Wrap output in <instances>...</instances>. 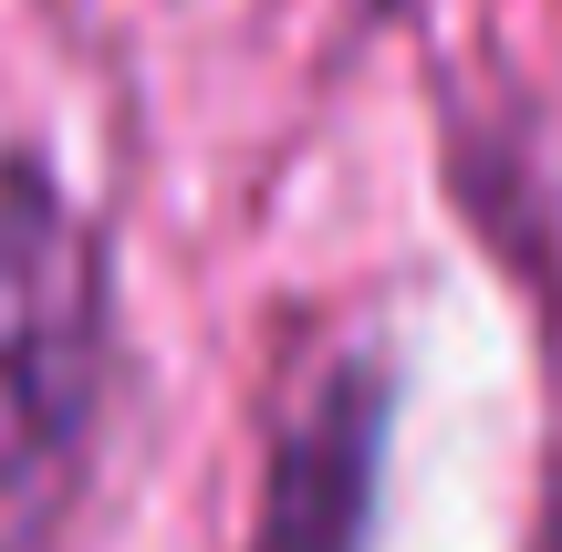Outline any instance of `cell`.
<instances>
[{
    "instance_id": "cell-1",
    "label": "cell",
    "mask_w": 562,
    "mask_h": 552,
    "mask_svg": "<svg viewBox=\"0 0 562 552\" xmlns=\"http://www.w3.org/2000/svg\"><path fill=\"white\" fill-rule=\"evenodd\" d=\"M104 396V240L21 157L0 178V552H42L74 511Z\"/></svg>"
},
{
    "instance_id": "cell-3",
    "label": "cell",
    "mask_w": 562,
    "mask_h": 552,
    "mask_svg": "<svg viewBox=\"0 0 562 552\" xmlns=\"http://www.w3.org/2000/svg\"><path fill=\"white\" fill-rule=\"evenodd\" d=\"M531 552H562V480H552V500H542V542Z\"/></svg>"
},
{
    "instance_id": "cell-2",
    "label": "cell",
    "mask_w": 562,
    "mask_h": 552,
    "mask_svg": "<svg viewBox=\"0 0 562 552\" xmlns=\"http://www.w3.org/2000/svg\"><path fill=\"white\" fill-rule=\"evenodd\" d=\"M385 417H396V375L385 365H334L313 407L271 438L261 470V532L250 552H364L375 532V480H385Z\"/></svg>"
}]
</instances>
